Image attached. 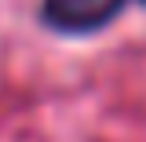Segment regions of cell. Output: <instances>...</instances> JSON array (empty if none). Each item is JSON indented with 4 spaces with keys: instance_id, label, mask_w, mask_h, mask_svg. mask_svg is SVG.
<instances>
[{
    "instance_id": "1",
    "label": "cell",
    "mask_w": 146,
    "mask_h": 142,
    "mask_svg": "<svg viewBox=\"0 0 146 142\" xmlns=\"http://www.w3.org/2000/svg\"><path fill=\"white\" fill-rule=\"evenodd\" d=\"M121 7L124 0H44V18L62 33H88L106 26Z\"/></svg>"
}]
</instances>
